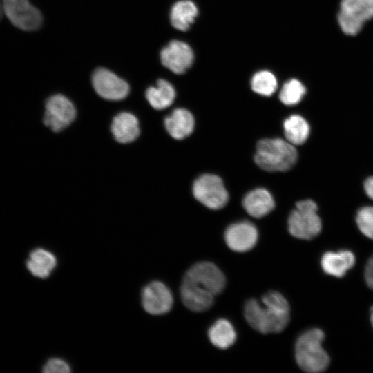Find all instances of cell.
Instances as JSON below:
<instances>
[{
	"label": "cell",
	"mask_w": 373,
	"mask_h": 373,
	"mask_svg": "<svg viewBox=\"0 0 373 373\" xmlns=\"http://www.w3.org/2000/svg\"><path fill=\"white\" fill-rule=\"evenodd\" d=\"M193 52L186 43L173 40L160 52V60L163 66L176 74H182L192 65Z\"/></svg>",
	"instance_id": "8fae6325"
},
{
	"label": "cell",
	"mask_w": 373,
	"mask_h": 373,
	"mask_svg": "<svg viewBox=\"0 0 373 373\" xmlns=\"http://www.w3.org/2000/svg\"><path fill=\"white\" fill-rule=\"evenodd\" d=\"M195 198L211 209H220L229 200L227 191L221 178L213 174H204L198 177L193 184Z\"/></svg>",
	"instance_id": "ba28073f"
},
{
	"label": "cell",
	"mask_w": 373,
	"mask_h": 373,
	"mask_svg": "<svg viewBox=\"0 0 373 373\" xmlns=\"http://www.w3.org/2000/svg\"><path fill=\"white\" fill-rule=\"evenodd\" d=\"M57 265L55 256L50 251L42 248L33 250L26 266L32 275L41 278H47Z\"/></svg>",
	"instance_id": "d6986e66"
},
{
	"label": "cell",
	"mask_w": 373,
	"mask_h": 373,
	"mask_svg": "<svg viewBox=\"0 0 373 373\" xmlns=\"http://www.w3.org/2000/svg\"><path fill=\"white\" fill-rule=\"evenodd\" d=\"M111 131L115 140L121 144L135 141L140 133L137 118L128 112H122L113 118Z\"/></svg>",
	"instance_id": "5bb4252c"
},
{
	"label": "cell",
	"mask_w": 373,
	"mask_h": 373,
	"mask_svg": "<svg viewBox=\"0 0 373 373\" xmlns=\"http://www.w3.org/2000/svg\"><path fill=\"white\" fill-rule=\"evenodd\" d=\"M3 6H2V0H0V20L2 18V14H3Z\"/></svg>",
	"instance_id": "f1b7e54d"
},
{
	"label": "cell",
	"mask_w": 373,
	"mask_h": 373,
	"mask_svg": "<svg viewBox=\"0 0 373 373\" xmlns=\"http://www.w3.org/2000/svg\"><path fill=\"white\" fill-rule=\"evenodd\" d=\"M325 334L319 329H309L302 334L295 346V357L299 367L309 373L325 371L329 357L322 347Z\"/></svg>",
	"instance_id": "277c9868"
},
{
	"label": "cell",
	"mask_w": 373,
	"mask_h": 373,
	"mask_svg": "<svg viewBox=\"0 0 373 373\" xmlns=\"http://www.w3.org/2000/svg\"><path fill=\"white\" fill-rule=\"evenodd\" d=\"M298 159L294 145L280 138L260 140L254 155L256 164L267 171H286L291 169Z\"/></svg>",
	"instance_id": "3957f363"
},
{
	"label": "cell",
	"mask_w": 373,
	"mask_h": 373,
	"mask_svg": "<svg viewBox=\"0 0 373 373\" xmlns=\"http://www.w3.org/2000/svg\"><path fill=\"white\" fill-rule=\"evenodd\" d=\"M372 19L373 0H341L337 21L344 34L357 35L364 23Z\"/></svg>",
	"instance_id": "8992f818"
},
{
	"label": "cell",
	"mask_w": 373,
	"mask_h": 373,
	"mask_svg": "<svg viewBox=\"0 0 373 373\" xmlns=\"http://www.w3.org/2000/svg\"><path fill=\"white\" fill-rule=\"evenodd\" d=\"M175 91L172 84L165 79H159L155 86L146 91V97L150 105L156 110L164 109L172 104Z\"/></svg>",
	"instance_id": "ffe728a7"
},
{
	"label": "cell",
	"mask_w": 373,
	"mask_h": 373,
	"mask_svg": "<svg viewBox=\"0 0 373 373\" xmlns=\"http://www.w3.org/2000/svg\"><path fill=\"white\" fill-rule=\"evenodd\" d=\"M365 279L367 286L373 290V256L369 259L366 265Z\"/></svg>",
	"instance_id": "4316f807"
},
{
	"label": "cell",
	"mask_w": 373,
	"mask_h": 373,
	"mask_svg": "<svg viewBox=\"0 0 373 373\" xmlns=\"http://www.w3.org/2000/svg\"><path fill=\"white\" fill-rule=\"evenodd\" d=\"M356 221L361 233L373 240V207L361 208L357 212Z\"/></svg>",
	"instance_id": "d4e9b609"
},
{
	"label": "cell",
	"mask_w": 373,
	"mask_h": 373,
	"mask_svg": "<svg viewBox=\"0 0 373 373\" xmlns=\"http://www.w3.org/2000/svg\"><path fill=\"white\" fill-rule=\"evenodd\" d=\"M258 233L255 225L248 221L231 224L226 229L224 240L233 251L245 252L251 249L258 241Z\"/></svg>",
	"instance_id": "4fadbf2b"
},
{
	"label": "cell",
	"mask_w": 373,
	"mask_h": 373,
	"mask_svg": "<svg viewBox=\"0 0 373 373\" xmlns=\"http://www.w3.org/2000/svg\"><path fill=\"white\" fill-rule=\"evenodd\" d=\"M245 211L251 216L262 218L269 213L275 207L271 193L265 189L258 188L249 192L242 200Z\"/></svg>",
	"instance_id": "9a60e30c"
},
{
	"label": "cell",
	"mask_w": 373,
	"mask_h": 373,
	"mask_svg": "<svg viewBox=\"0 0 373 373\" xmlns=\"http://www.w3.org/2000/svg\"><path fill=\"white\" fill-rule=\"evenodd\" d=\"M307 92L305 86L296 79H291L285 82L279 94L281 102L287 106L298 104Z\"/></svg>",
	"instance_id": "603a6c76"
},
{
	"label": "cell",
	"mask_w": 373,
	"mask_h": 373,
	"mask_svg": "<svg viewBox=\"0 0 373 373\" xmlns=\"http://www.w3.org/2000/svg\"><path fill=\"white\" fill-rule=\"evenodd\" d=\"M364 189L367 196L373 200V176L365 180Z\"/></svg>",
	"instance_id": "83f0119b"
},
{
	"label": "cell",
	"mask_w": 373,
	"mask_h": 373,
	"mask_svg": "<svg viewBox=\"0 0 373 373\" xmlns=\"http://www.w3.org/2000/svg\"><path fill=\"white\" fill-rule=\"evenodd\" d=\"M252 90L261 95L271 96L277 89L278 83L274 75L268 70H261L252 77Z\"/></svg>",
	"instance_id": "cb8c5ba5"
},
{
	"label": "cell",
	"mask_w": 373,
	"mask_h": 373,
	"mask_svg": "<svg viewBox=\"0 0 373 373\" xmlns=\"http://www.w3.org/2000/svg\"><path fill=\"white\" fill-rule=\"evenodd\" d=\"M208 336L214 346L220 349H227L235 343L236 333L231 323L222 318L211 325L208 331Z\"/></svg>",
	"instance_id": "44dd1931"
},
{
	"label": "cell",
	"mask_w": 373,
	"mask_h": 373,
	"mask_svg": "<svg viewBox=\"0 0 373 373\" xmlns=\"http://www.w3.org/2000/svg\"><path fill=\"white\" fill-rule=\"evenodd\" d=\"M286 140L293 145L305 143L309 135V126L307 122L299 115H292L283 123Z\"/></svg>",
	"instance_id": "7402d4cb"
},
{
	"label": "cell",
	"mask_w": 373,
	"mask_h": 373,
	"mask_svg": "<svg viewBox=\"0 0 373 373\" xmlns=\"http://www.w3.org/2000/svg\"><path fill=\"white\" fill-rule=\"evenodd\" d=\"M317 211L318 207L312 200L298 202L296 209L288 218L287 225L290 234L303 240H311L317 236L322 229Z\"/></svg>",
	"instance_id": "5b68a950"
},
{
	"label": "cell",
	"mask_w": 373,
	"mask_h": 373,
	"mask_svg": "<svg viewBox=\"0 0 373 373\" xmlns=\"http://www.w3.org/2000/svg\"><path fill=\"white\" fill-rule=\"evenodd\" d=\"M45 373H68L70 372L69 365L64 360L57 358L49 359L43 367Z\"/></svg>",
	"instance_id": "484cf974"
},
{
	"label": "cell",
	"mask_w": 373,
	"mask_h": 373,
	"mask_svg": "<svg viewBox=\"0 0 373 373\" xmlns=\"http://www.w3.org/2000/svg\"><path fill=\"white\" fill-rule=\"evenodd\" d=\"M225 285V276L216 265L198 262L183 278L180 287L182 303L191 311H206L213 305L214 297L223 291Z\"/></svg>",
	"instance_id": "6da1fadb"
},
{
	"label": "cell",
	"mask_w": 373,
	"mask_h": 373,
	"mask_svg": "<svg viewBox=\"0 0 373 373\" xmlns=\"http://www.w3.org/2000/svg\"><path fill=\"white\" fill-rule=\"evenodd\" d=\"M142 303L146 312L160 315L171 309L173 298L171 291L164 283L153 281L142 289Z\"/></svg>",
	"instance_id": "7c38bea8"
},
{
	"label": "cell",
	"mask_w": 373,
	"mask_h": 373,
	"mask_svg": "<svg viewBox=\"0 0 373 373\" xmlns=\"http://www.w3.org/2000/svg\"><path fill=\"white\" fill-rule=\"evenodd\" d=\"M194 118L185 108H176L164 119V126L169 135L176 140H182L193 131Z\"/></svg>",
	"instance_id": "e0dca14e"
},
{
	"label": "cell",
	"mask_w": 373,
	"mask_h": 373,
	"mask_svg": "<svg viewBox=\"0 0 373 373\" xmlns=\"http://www.w3.org/2000/svg\"><path fill=\"white\" fill-rule=\"evenodd\" d=\"M92 84L95 92L108 100H122L129 93L127 82L104 68H99L93 72Z\"/></svg>",
	"instance_id": "30bf717a"
},
{
	"label": "cell",
	"mask_w": 373,
	"mask_h": 373,
	"mask_svg": "<svg viewBox=\"0 0 373 373\" xmlns=\"http://www.w3.org/2000/svg\"><path fill=\"white\" fill-rule=\"evenodd\" d=\"M370 320H371L372 325L373 326V307L371 308Z\"/></svg>",
	"instance_id": "f546056e"
},
{
	"label": "cell",
	"mask_w": 373,
	"mask_h": 373,
	"mask_svg": "<svg viewBox=\"0 0 373 373\" xmlns=\"http://www.w3.org/2000/svg\"><path fill=\"white\" fill-rule=\"evenodd\" d=\"M198 14L195 4L190 0H180L173 4L170 12L171 25L177 30H187Z\"/></svg>",
	"instance_id": "ac0fdd59"
},
{
	"label": "cell",
	"mask_w": 373,
	"mask_h": 373,
	"mask_svg": "<svg viewBox=\"0 0 373 373\" xmlns=\"http://www.w3.org/2000/svg\"><path fill=\"white\" fill-rule=\"evenodd\" d=\"M263 306L258 300L247 301L244 314L248 324L262 333H278L288 325L290 308L285 298L279 292L270 291L262 298Z\"/></svg>",
	"instance_id": "7a4b0ae2"
},
{
	"label": "cell",
	"mask_w": 373,
	"mask_h": 373,
	"mask_svg": "<svg viewBox=\"0 0 373 373\" xmlns=\"http://www.w3.org/2000/svg\"><path fill=\"white\" fill-rule=\"evenodd\" d=\"M321 264L325 273L341 278L354 265L355 256L348 250L328 251L323 254Z\"/></svg>",
	"instance_id": "2e32d148"
},
{
	"label": "cell",
	"mask_w": 373,
	"mask_h": 373,
	"mask_svg": "<svg viewBox=\"0 0 373 373\" xmlns=\"http://www.w3.org/2000/svg\"><path fill=\"white\" fill-rule=\"evenodd\" d=\"M75 117V108L66 96L56 94L47 99L43 121L54 132H59L68 127Z\"/></svg>",
	"instance_id": "9c48e42d"
},
{
	"label": "cell",
	"mask_w": 373,
	"mask_h": 373,
	"mask_svg": "<svg viewBox=\"0 0 373 373\" xmlns=\"http://www.w3.org/2000/svg\"><path fill=\"white\" fill-rule=\"evenodd\" d=\"M2 6L7 18L17 28L32 32L41 28L42 14L28 0H2Z\"/></svg>",
	"instance_id": "52a82bcc"
}]
</instances>
